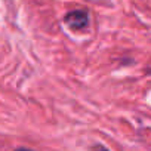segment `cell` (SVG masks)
Wrapping results in <instances>:
<instances>
[{
    "label": "cell",
    "instance_id": "6da1fadb",
    "mask_svg": "<svg viewBox=\"0 0 151 151\" xmlns=\"http://www.w3.org/2000/svg\"><path fill=\"white\" fill-rule=\"evenodd\" d=\"M65 22L70 28L73 30H82L88 25L89 22V17H88V12L86 11H82V9H76V11H71L65 15Z\"/></svg>",
    "mask_w": 151,
    "mask_h": 151
},
{
    "label": "cell",
    "instance_id": "7a4b0ae2",
    "mask_svg": "<svg viewBox=\"0 0 151 151\" xmlns=\"http://www.w3.org/2000/svg\"><path fill=\"white\" fill-rule=\"evenodd\" d=\"M93 151H108V150L104 148V147H101V145H95L93 147Z\"/></svg>",
    "mask_w": 151,
    "mask_h": 151
},
{
    "label": "cell",
    "instance_id": "3957f363",
    "mask_svg": "<svg viewBox=\"0 0 151 151\" xmlns=\"http://www.w3.org/2000/svg\"><path fill=\"white\" fill-rule=\"evenodd\" d=\"M15 151H33V150H28V148H18V150H15Z\"/></svg>",
    "mask_w": 151,
    "mask_h": 151
}]
</instances>
